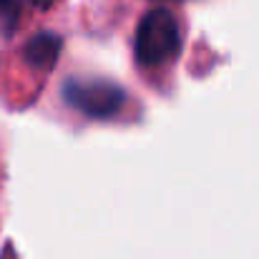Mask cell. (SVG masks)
Instances as JSON below:
<instances>
[{"label": "cell", "instance_id": "obj_2", "mask_svg": "<svg viewBox=\"0 0 259 259\" xmlns=\"http://www.w3.org/2000/svg\"><path fill=\"white\" fill-rule=\"evenodd\" d=\"M63 96L73 108L83 111L86 116H93V118L113 116L123 106V98H126L121 88L108 81H68Z\"/></svg>", "mask_w": 259, "mask_h": 259}, {"label": "cell", "instance_id": "obj_3", "mask_svg": "<svg viewBox=\"0 0 259 259\" xmlns=\"http://www.w3.org/2000/svg\"><path fill=\"white\" fill-rule=\"evenodd\" d=\"M58 53H61V38L53 35V33H40L28 43L25 61L35 68H51L56 63Z\"/></svg>", "mask_w": 259, "mask_h": 259}, {"label": "cell", "instance_id": "obj_5", "mask_svg": "<svg viewBox=\"0 0 259 259\" xmlns=\"http://www.w3.org/2000/svg\"><path fill=\"white\" fill-rule=\"evenodd\" d=\"M51 3H56V0H35V5H40V8H48Z\"/></svg>", "mask_w": 259, "mask_h": 259}, {"label": "cell", "instance_id": "obj_1", "mask_svg": "<svg viewBox=\"0 0 259 259\" xmlns=\"http://www.w3.org/2000/svg\"><path fill=\"white\" fill-rule=\"evenodd\" d=\"M181 48L176 18L166 8L149 10L136 30V58L141 66H161L171 61Z\"/></svg>", "mask_w": 259, "mask_h": 259}, {"label": "cell", "instance_id": "obj_4", "mask_svg": "<svg viewBox=\"0 0 259 259\" xmlns=\"http://www.w3.org/2000/svg\"><path fill=\"white\" fill-rule=\"evenodd\" d=\"M10 5H15V0H0V13H3V10H8Z\"/></svg>", "mask_w": 259, "mask_h": 259}]
</instances>
